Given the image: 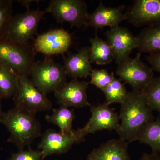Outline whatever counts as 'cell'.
Segmentation results:
<instances>
[{
	"mask_svg": "<svg viewBox=\"0 0 160 160\" xmlns=\"http://www.w3.org/2000/svg\"><path fill=\"white\" fill-rule=\"evenodd\" d=\"M72 44L71 35L63 29H51L45 33L38 35L32 45L37 52L46 56L64 55Z\"/></svg>",
	"mask_w": 160,
	"mask_h": 160,
	"instance_id": "cell-10",
	"label": "cell"
},
{
	"mask_svg": "<svg viewBox=\"0 0 160 160\" xmlns=\"http://www.w3.org/2000/svg\"><path fill=\"white\" fill-rule=\"evenodd\" d=\"M126 13L128 22L136 27L160 22V0H136Z\"/></svg>",
	"mask_w": 160,
	"mask_h": 160,
	"instance_id": "cell-14",
	"label": "cell"
},
{
	"mask_svg": "<svg viewBox=\"0 0 160 160\" xmlns=\"http://www.w3.org/2000/svg\"><path fill=\"white\" fill-rule=\"evenodd\" d=\"M39 1H32V0H22V1H18V2L22 6H26L28 9H29V6L30 3L32 2H38Z\"/></svg>",
	"mask_w": 160,
	"mask_h": 160,
	"instance_id": "cell-30",
	"label": "cell"
},
{
	"mask_svg": "<svg viewBox=\"0 0 160 160\" xmlns=\"http://www.w3.org/2000/svg\"><path fill=\"white\" fill-rule=\"evenodd\" d=\"M2 99H3L2 97V95H1V92H0V116L3 112L2 109V103H1V100H2Z\"/></svg>",
	"mask_w": 160,
	"mask_h": 160,
	"instance_id": "cell-31",
	"label": "cell"
},
{
	"mask_svg": "<svg viewBox=\"0 0 160 160\" xmlns=\"http://www.w3.org/2000/svg\"><path fill=\"white\" fill-rule=\"evenodd\" d=\"M138 141L150 146L152 153L160 154V114L146 127Z\"/></svg>",
	"mask_w": 160,
	"mask_h": 160,
	"instance_id": "cell-22",
	"label": "cell"
},
{
	"mask_svg": "<svg viewBox=\"0 0 160 160\" xmlns=\"http://www.w3.org/2000/svg\"><path fill=\"white\" fill-rule=\"evenodd\" d=\"M90 60L91 63L99 65L109 64L114 60L113 52L108 42L100 38L97 33L90 39Z\"/></svg>",
	"mask_w": 160,
	"mask_h": 160,
	"instance_id": "cell-19",
	"label": "cell"
},
{
	"mask_svg": "<svg viewBox=\"0 0 160 160\" xmlns=\"http://www.w3.org/2000/svg\"><path fill=\"white\" fill-rule=\"evenodd\" d=\"M103 92L106 98L105 102L109 105L115 103L121 105L125 102L128 94L125 85L116 78Z\"/></svg>",
	"mask_w": 160,
	"mask_h": 160,
	"instance_id": "cell-23",
	"label": "cell"
},
{
	"mask_svg": "<svg viewBox=\"0 0 160 160\" xmlns=\"http://www.w3.org/2000/svg\"><path fill=\"white\" fill-rule=\"evenodd\" d=\"M12 3L13 1L11 0H0V37L4 36L12 16Z\"/></svg>",
	"mask_w": 160,
	"mask_h": 160,
	"instance_id": "cell-26",
	"label": "cell"
},
{
	"mask_svg": "<svg viewBox=\"0 0 160 160\" xmlns=\"http://www.w3.org/2000/svg\"><path fill=\"white\" fill-rule=\"evenodd\" d=\"M35 115L15 106L0 116V122L10 133L7 142L13 143L18 150H23L42 135L41 124Z\"/></svg>",
	"mask_w": 160,
	"mask_h": 160,
	"instance_id": "cell-2",
	"label": "cell"
},
{
	"mask_svg": "<svg viewBox=\"0 0 160 160\" xmlns=\"http://www.w3.org/2000/svg\"><path fill=\"white\" fill-rule=\"evenodd\" d=\"M18 82L17 74L0 63V92L2 98L13 97L17 89Z\"/></svg>",
	"mask_w": 160,
	"mask_h": 160,
	"instance_id": "cell-21",
	"label": "cell"
},
{
	"mask_svg": "<svg viewBox=\"0 0 160 160\" xmlns=\"http://www.w3.org/2000/svg\"><path fill=\"white\" fill-rule=\"evenodd\" d=\"M125 8L124 5L107 7L101 2L93 12L88 14L84 27H91L98 29L119 26L123 21L127 20L126 13L123 12Z\"/></svg>",
	"mask_w": 160,
	"mask_h": 160,
	"instance_id": "cell-15",
	"label": "cell"
},
{
	"mask_svg": "<svg viewBox=\"0 0 160 160\" xmlns=\"http://www.w3.org/2000/svg\"><path fill=\"white\" fill-rule=\"evenodd\" d=\"M36 53L32 45L18 44L0 37V63L19 76H29Z\"/></svg>",
	"mask_w": 160,
	"mask_h": 160,
	"instance_id": "cell-3",
	"label": "cell"
},
{
	"mask_svg": "<svg viewBox=\"0 0 160 160\" xmlns=\"http://www.w3.org/2000/svg\"><path fill=\"white\" fill-rule=\"evenodd\" d=\"M15 107L36 113L52 108V104L46 94L35 87L29 77L19 76L16 91L13 96Z\"/></svg>",
	"mask_w": 160,
	"mask_h": 160,
	"instance_id": "cell-6",
	"label": "cell"
},
{
	"mask_svg": "<svg viewBox=\"0 0 160 160\" xmlns=\"http://www.w3.org/2000/svg\"><path fill=\"white\" fill-rule=\"evenodd\" d=\"M46 12L45 10L27 9L25 12L12 15L6 27L3 37L23 45L29 44L38 35V28Z\"/></svg>",
	"mask_w": 160,
	"mask_h": 160,
	"instance_id": "cell-5",
	"label": "cell"
},
{
	"mask_svg": "<svg viewBox=\"0 0 160 160\" xmlns=\"http://www.w3.org/2000/svg\"><path fill=\"white\" fill-rule=\"evenodd\" d=\"M128 144L120 138L109 140L93 149L87 160H130Z\"/></svg>",
	"mask_w": 160,
	"mask_h": 160,
	"instance_id": "cell-17",
	"label": "cell"
},
{
	"mask_svg": "<svg viewBox=\"0 0 160 160\" xmlns=\"http://www.w3.org/2000/svg\"><path fill=\"white\" fill-rule=\"evenodd\" d=\"M46 121L56 125L62 133H69L72 131V123L75 118L73 109H70L66 106H60L52 110L51 115H46Z\"/></svg>",
	"mask_w": 160,
	"mask_h": 160,
	"instance_id": "cell-20",
	"label": "cell"
},
{
	"mask_svg": "<svg viewBox=\"0 0 160 160\" xmlns=\"http://www.w3.org/2000/svg\"><path fill=\"white\" fill-rule=\"evenodd\" d=\"M51 13L58 23L68 22L71 27H84L89 14L83 0H51L45 9Z\"/></svg>",
	"mask_w": 160,
	"mask_h": 160,
	"instance_id": "cell-7",
	"label": "cell"
},
{
	"mask_svg": "<svg viewBox=\"0 0 160 160\" xmlns=\"http://www.w3.org/2000/svg\"><path fill=\"white\" fill-rule=\"evenodd\" d=\"M141 52L118 65L116 73L120 79L128 83L133 90L142 91L154 78L153 70L141 60Z\"/></svg>",
	"mask_w": 160,
	"mask_h": 160,
	"instance_id": "cell-9",
	"label": "cell"
},
{
	"mask_svg": "<svg viewBox=\"0 0 160 160\" xmlns=\"http://www.w3.org/2000/svg\"><path fill=\"white\" fill-rule=\"evenodd\" d=\"M7 160H43L42 153L40 150H33L29 147L28 150H19L12 153Z\"/></svg>",
	"mask_w": 160,
	"mask_h": 160,
	"instance_id": "cell-27",
	"label": "cell"
},
{
	"mask_svg": "<svg viewBox=\"0 0 160 160\" xmlns=\"http://www.w3.org/2000/svg\"><path fill=\"white\" fill-rule=\"evenodd\" d=\"M139 52L150 53L160 51V22L144 28L136 36Z\"/></svg>",
	"mask_w": 160,
	"mask_h": 160,
	"instance_id": "cell-18",
	"label": "cell"
},
{
	"mask_svg": "<svg viewBox=\"0 0 160 160\" xmlns=\"http://www.w3.org/2000/svg\"><path fill=\"white\" fill-rule=\"evenodd\" d=\"M120 123L116 130L120 138L129 143L138 141L150 123L155 118L153 110L148 106L142 91L128 92L121 104Z\"/></svg>",
	"mask_w": 160,
	"mask_h": 160,
	"instance_id": "cell-1",
	"label": "cell"
},
{
	"mask_svg": "<svg viewBox=\"0 0 160 160\" xmlns=\"http://www.w3.org/2000/svg\"><path fill=\"white\" fill-rule=\"evenodd\" d=\"M64 69L66 75L73 79L87 78L90 76L92 67L90 60V48L82 47L77 53L69 52L68 56L63 55Z\"/></svg>",
	"mask_w": 160,
	"mask_h": 160,
	"instance_id": "cell-16",
	"label": "cell"
},
{
	"mask_svg": "<svg viewBox=\"0 0 160 160\" xmlns=\"http://www.w3.org/2000/svg\"><path fill=\"white\" fill-rule=\"evenodd\" d=\"M29 76L35 87L46 95L54 92L67 83L64 66L55 62L51 57L46 56L42 61H36Z\"/></svg>",
	"mask_w": 160,
	"mask_h": 160,
	"instance_id": "cell-4",
	"label": "cell"
},
{
	"mask_svg": "<svg viewBox=\"0 0 160 160\" xmlns=\"http://www.w3.org/2000/svg\"><path fill=\"white\" fill-rule=\"evenodd\" d=\"M140 160H160V155L157 153H144Z\"/></svg>",
	"mask_w": 160,
	"mask_h": 160,
	"instance_id": "cell-29",
	"label": "cell"
},
{
	"mask_svg": "<svg viewBox=\"0 0 160 160\" xmlns=\"http://www.w3.org/2000/svg\"><path fill=\"white\" fill-rule=\"evenodd\" d=\"M86 136L82 128L65 133L54 129H48L42 134V139L38 149L42 153L43 160L48 156L67 152L73 145L85 141Z\"/></svg>",
	"mask_w": 160,
	"mask_h": 160,
	"instance_id": "cell-8",
	"label": "cell"
},
{
	"mask_svg": "<svg viewBox=\"0 0 160 160\" xmlns=\"http://www.w3.org/2000/svg\"><path fill=\"white\" fill-rule=\"evenodd\" d=\"M89 84L95 86L103 91L114 78V74L106 69H92L90 73Z\"/></svg>",
	"mask_w": 160,
	"mask_h": 160,
	"instance_id": "cell-25",
	"label": "cell"
},
{
	"mask_svg": "<svg viewBox=\"0 0 160 160\" xmlns=\"http://www.w3.org/2000/svg\"><path fill=\"white\" fill-rule=\"evenodd\" d=\"M90 107L91 117L82 128L86 136L100 130H117L120 124L119 116L114 109L109 107L108 103L105 102Z\"/></svg>",
	"mask_w": 160,
	"mask_h": 160,
	"instance_id": "cell-12",
	"label": "cell"
},
{
	"mask_svg": "<svg viewBox=\"0 0 160 160\" xmlns=\"http://www.w3.org/2000/svg\"><path fill=\"white\" fill-rule=\"evenodd\" d=\"M142 92L148 106L160 114V76L153 78Z\"/></svg>",
	"mask_w": 160,
	"mask_h": 160,
	"instance_id": "cell-24",
	"label": "cell"
},
{
	"mask_svg": "<svg viewBox=\"0 0 160 160\" xmlns=\"http://www.w3.org/2000/svg\"><path fill=\"white\" fill-rule=\"evenodd\" d=\"M147 60L153 71L160 73V51L150 53L147 57Z\"/></svg>",
	"mask_w": 160,
	"mask_h": 160,
	"instance_id": "cell-28",
	"label": "cell"
},
{
	"mask_svg": "<svg viewBox=\"0 0 160 160\" xmlns=\"http://www.w3.org/2000/svg\"><path fill=\"white\" fill-rule=\"evenodd\" d=\"M111 46L113 58L118 65L130 57L133 49L138 48V40L129 29L119 26L110 28L105 33Z\"/></svg>",
	"mask_w": 160,
	"mask_h": 160,
	"instance_id": "cell-11",
	"label": "cell"
},
{
	"mask_svg": "<svg viewBox=\"0 0 160 160\" xmlns=\"http://www.w3.org/2000/svg\"><path fill=\"white\" fill-rule=\"evenodd\" d=\"M89 83L73 79L54 92V96L60 106L82 108L91 106L87 97V89Z\"/></svg>",
	"mask_w": 160,
	"mask_h": 160,
	"instance_id": "cell-13",
	"label": "cell"
}]
</instances>
